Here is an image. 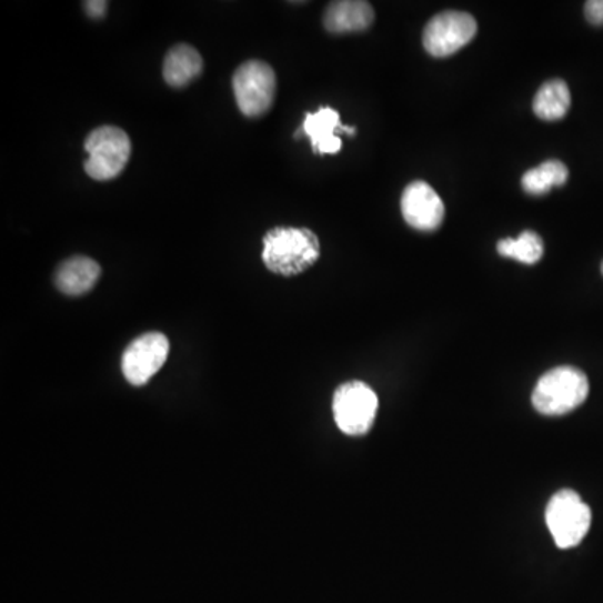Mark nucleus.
Here are the masks:
<instances>
[{"label":"nucleus","mask_w":603,"mask_h":603,"mask_svg":"<svg viewBox=\"0 0 603 603\" xmlns=\"http://www.w3.org/2000/svg\"><path fill=\"white\" fill-rule=\"evenodd\" d=\"M101 277V267L88 257H72L56 272V287L66 295H82L89 292Z\"/></svg>","instance_id":"nucleus-12"},{"label":"nucleus","mask_w":603,"mask_h":603,"mask_svg":"<svg viewBox=\"0 0 603 603\" xmlns=\"http://www.w3.org/2000/svg\"><path fill=\"white\" fill-rule=\"evenodd\" d=\"M545 520L556 546L566 550L585 539L592 525V512L575 491L562 490L549 501Z\"/></svg>","instance_id":"nucleus-4"},{"label":"nucleus","mask_w":603,"mask_h":603,"mask_svg":"<svg viewBox=\"0 0 603 603\" xmlns=\"http://www.w3.org/2000/svg\"><path fill=\"white\" fill-rule=\"evenodd\" d=\"M589 392L590 384L585 372L572 365H562L540 378L532 394V402L543 416H563L582 406Z\"/></svg>","instance_id":"nucleus-2"},{"label":"nucleus","mask_w":603,"mask_h":603,"mask_svg":"<svg viewBox=\"0 0 603 603\" xmlns=\"http://www.w3.org/2000/svg\"><path fill=\"white\" fill-rule=\"evenodd\" d=\"M476 32V21L468 12H441L424 29V49L433 58H448L470 44Z\"/></svg>","instance_id":"nucleus-7"},{"label":"nucleus","mask_w":603,"mask_h":603,"mask_svg":"<svg viewBox=\"0 0 603 603\" xmlns=\"http://www.w3.org/2000/svg\"><path fill=\"white\" fill-rule=\"evenodd\" d=\"M335 131L351 134V137L358 133L354 127L341 124V117H339L338 111L324 107L315 111V113L305 114L304 124L297 131L295 138H299L300 134L311 138L315 153L324 157V154H335L341 151L342 140L335 137Z\"/></svg>","instance_id":"nucleus-10"},{"label":"nucleus","mask_w":603,"mask_h":603,"mask_svg":"<svg viewBox=\"0 0 603 603\" xmlns=\"http://www.w3.org/2000/svg\"><path fill=\"white\" fill-rule=\"evenodd\" d=\"M585 16L590 24L603 26V0H590V2H586Z\"/></svg>","instance_id":"nucleus-17"},{"label":"nucleus","mask_w":603,"mask_h":603,"mask_svg":"<svg viewBox=\"0 0 603 603\" xmlns=\"http://www.w3.org/2000/svg\"><path fill=\"white\" fill-rule=\"evenodd\" d=\"M498 253L506 259L519 260V262L533 265L542 260L545 253L542 237L539 233L526 230L519 239H503L498 242Z\"/></svg>","instance_id":"nucleus-16"},{"label":"nucleus","mask_w":603,"mask_h":603,"mask_svg":"<svg viewBox=\"0 0 603 603\" xmlns=\"http://www.w3.org/2000/svg\"><path fill=\"white\" fill-rule=\"evenodd\" d=\"M319 257L321 242L312 230L277 227L263 237V263L279 275H299L311 269Z\"/></svg>","instance_id":"nucleus-1"},{"label":"nucleus","mask_w":603,"mask_h":603,"mask_svg":"<svg viewBox=\"0 0 603 603\" xmlns=\"http://www.w3.org/2000/svg\"><path fill=\"white\" fill-rule=\"evenodd\" d=\"M378 394L365 382L351 381L339 385L332 411L339 430L348 436H364L378 414Z\"/></svg>","instance_id":"nucleus-5"},{"label":"nucleus","mask_w":603,"mask_h":603,"mask_svg":"<svg viewBox=\"0 0 603 603\" xmlns=\"http://www.w3.org/2000/svg\"><path fill=\"white\" fill-rule=\"evenodd\" d=\"M86 12H88L91 18L99 19L103 18L104 12H107L108 4L107 2H86Z\"/></svg>","instance_id":"nucleus-18"},{"label":"nucleus","mask_w":603,"mask_h":603,"mask_svg":"<svg viewBox=\"0 0 603 603\" xmlns=\"http://www.w3.org/2000/svg\"><path fill=\"white\" fill-rule=\"evenodd\" d=\"M572 107L569 86L562 79L546 81L536 92L533 111L540 120L559 121L566 117Z\"/></svg>","instance_id":"nucleus-14"},{"label":"nucleus","mask_w":603,"mask_h":603,"mask_svg":"<svg viewBox=\"0 0 603 603\" xmlns=\"http://www.w3.org/2000/svg\"><path fill=\"white\" fill-rule=\"evenodd\" d=\"M170 341L161 332H148L134 339L123 354L121 368L130 384L144 385L167 362Z\"/></svg>","instance_id":"nucleus-8"},{"label":"nucleus","mask_w":603,"mask_h":603,"mask_svg":"<svg viewBox=\"0 0 603 603\" xmlns=\"http://www.w3.org/2000/svg\"><path fill=\"white\" fill-rule=\"evenodd\" d=\"M89 158L84 170L92 180L108 181L127 168L131 157L130 137L121 128L101 127L92 131L84 143Z\"/></svg>","instance_id":"nucleus-3"},{"label":"nucleus","mask_w":603,"mask_h":603,"mask_svg":"<svg viewBox=\"0 0 603 603\" xmlns=\"http://www.w3.org/2000/svg\"><path fill=\"white\" fill-rule=\"evenodd\" d=\"M602 273H603V262H602Z\"/></svg>","instance_id":"nucleus-19"},{"label":"nucleus","mask_w":603,"mask_h":603,"mask_svg":"<svg viewBox=\"0 0 603 603\" xmlns=\"http://www.w3.org/2000/svg\"><path fill=\"white\" fill-rule=\"evenodd\" d=\"M203 69V59L197 49L188 44H178L164 58L163 78L173 88H184Z\"/></svg>","instance_id":"nucleus-13"},{"label":"nucleus","mask_w":603,"mask_h":603,"mask_svg":"<svg viewBox=\"0 0 603 603\" xmlns=\"http://www.w3.org/2000/svg\"><path fill=\"white\" fill-rule=\"evenodd\" d=\"M233 92L243 117H263L275 99V72L263 61L243 62L233 74Z\"/></svg>","instance_id":"nucleus-6"},{"label":"nucleus","mask_w":603,"mask_h":603,"mask_svg":"<svg viewBox=\"0 0 603 603\" xmlns=\"http://www.w3.org/2000/svg\"><path fill=\"white\" fill-rule=\"evenodd\" d=\"M401 212L414 230L434 232L443 223L444 203L426 181H413L402 193Z\"/></svg>","instance_id":"nucleus-9"},{"label":"nucleus","mask_w":603,"mask_h":603,"mask_svg":"<svg viewBox=\"0 0 603 603\" xmlns=\"http://www.w3.org/2000/svg\"><path fill=\"white\" fill-rule=\"evenodd\" d=\"M569 180V168L559 160L545 161L540 167L526 171L522 178L523 190L529 194H546L553 188L563 187Z\"/></svg>","instance_id":"nucleus-15"},{"label":"nucleus","mask_w":603,"mask_h":603,"mask_svg":"<svg viewBox=\"0 0 603 603\" xmlns=\"http://www.w3.org/2000/svg\"><path fill=\"white\" fill-rule=\"evenodd\" d=\"M374 22V9L362 0H341L328 6L324 26L332 34L362 32Z\"/></svg>","instance_id":"nucleus-11"}]
</instances>
